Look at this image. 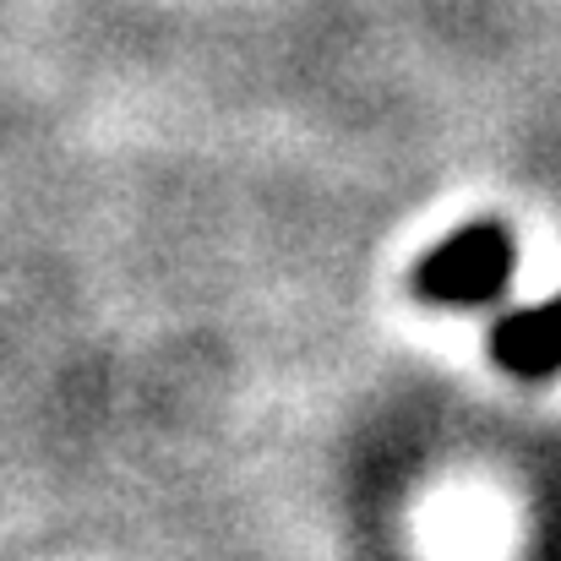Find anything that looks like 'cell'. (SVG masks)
Returning <instances> with one entry per match:
<instances>
[{"instance_id":"1","label":"cell","mask_w":561,"mask_h":561,"mask_svg":"<svg viewBox=\"0 0 561 561\" xmlns=\"http://www.w3.org/2000/svg\"><path fill=\"white\" fill-rule=\"evenodd\" d=\"M507 278H513V240L496 224H474L425 256L420 295L442 306H485L507 289Z\"/></svg>"},{"instance_id":"2","label":"cell","mask_w":561,"mask_h":561,"mask_svg":"<svg viewBox=\"0 0 561 561\" xmlns=\"http://www.w3.org/2000/svg\"><path fill=\"white\" fill-rule=\"evenodd\" d=\"M496 360L513 376H551L561 371V295L546 306L513 311L496 333H491Z\"/></svg>"}]
</instances>
